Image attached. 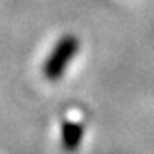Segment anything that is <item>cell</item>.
I'll use <instances>...</instances> for the list:
<instances>
[{"label":"cell","mask_w":154,"mask_h":154,"mask_svg":"<svg viewBox=\"0 0 154 154\" xmlns=\"http://www.w3.org/2000/svg\"><path fill=\"white\" fill-rule=\"evenodd\" d=\"M84 138V126L82 123L74 122V120H66L61 125V141L62 148L67 152H74L79 149L80 143Z\"/></svg>","instance_id":"7a4b0ae2"},{"label":"cell","mask_w":154,"mask_h":154,"mask_svg":"<svg viewBox=\"0 0 154 154\" xmlns=\"http://www.w3.org/2000/svg\"><path fill=\"white\" fill-rule=\"evenodd\" d=\"M80 49V41L75 35H64L56 43L43 66V74L48 80H57L66 74L69 64Z\"/></svg>","instance_id":"6da1fadb"}]
</instances>
